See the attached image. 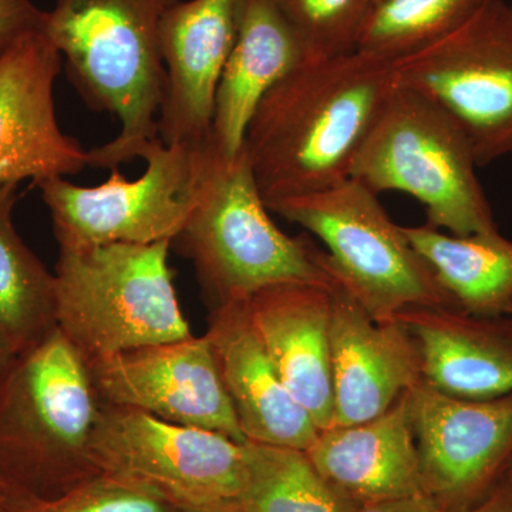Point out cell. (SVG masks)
Returning a JSON list of instances; mask_svg holds the SVG:
<instances>
[{
  "instance_id": "obj_1",
  "label": "cell",
  "mask_w": 512,
  "mask_h": 512,
  "mask_svg": "<svg viewBox=\"0 0 512 512\" xmlns=\"http://www.w3.org/2000/svg\"><path fill=\"white\" fill-rule=\"evenodd\" d=\"M390 60L355 52L305 60L255 110L245 153L266 207L343 183L394 86Z\"/></svg>"
},
{
  "instance_id": "obj_2",
  "label": "cell",
  "mask_w": 512,
  "mask_h": 512,
  "mask_svg": "<svg viewBox=\"0 0 512 512\" xmlns=\"http://www.w3.org/2000/svg\"><path fill=\"white\" fill-rule=\"evenodd\" d=\"M43 30L76 92L120 123L110 143L89 151V167L119 170L158 138L165 69L161 22L180 0H53Z\"/></svg>"
},
{
  "instance_id": "obj_3",
  "label": "cell",
  "mask_w": 512,
  "mask_h": 512,
  "mask_svg": "<svg viewBox=\"0 0 512 512\" xmlns=\"http://www.w3.org/2000/svg\"><path fill=\"white\" fill-rule=\"evenodd\" d=\"M101 402L86 359L53 330L0 379V473L16 491L55 497L99 473Z\"/></svg>"
},
{
  "instance_id": "obj_4",
  "label": "cell",
  "mask_w": 512,
  "mask_h": 512,
  "mask_svg": "<svg viewBox=\"0 0 512 512\" xmlns=\"http://www.w3.org/2000/svg\"><path fill=\"white\" fill-rule=\"evenodd\" d=\"M269 212L245 148L234 160L214 154L197 204L171 242L191 261L212 308L247 302L269 286L338 282L326 251L286 235Z\"/></svg>"
},
{
  "instance_id": "obj_5",
  "label": "cell",
  "mask_w": 512,
  "mask_h": 512,
  "mask_svg": "<svg viewBox=\"0 0 512 512\" xmlns=\"http://www.w3.org/2000/svg\"><path fill=\"white\" fill-rule=\"evenodd\" d=\"M477 168L473 147L453 117L394 82L353 158L350 178L377 195H412L426 207L427 224L441 231H498Z\"/></svg>"
},
{
  "instance_id": "obj_6",
  "label": "cell",
  "mask_w": 512,
  "mask_h": 512,
  "mask_svg": "<svg viewBox=\"0 0 512 512\" xmlns=\"http://www.w3.org/2000/svg\"><path fill=\"white\" fill-rule=\"evenodd\" d=\"M170 249V241L60 248L56 325L86 362L192 336Z\"/></svg>"
},
{
  "instance_id": "obj_7",
  "label": "cell",
  "mask_w": 512,
  "mask_h": 512,
  "mask_svg": "<svg viewBox=\"0 0 512 512\" xmlns=\"http://www.w3.org/2000/svg\"><path fill=\"white\" fill-rule=\"evenodd\" d=\"M268 210L325 244L332 274L376 322H392L416 306L453 309L403 227L359 181L348 178L323 191L285 198Z\"/></svg>"
},
{
  "instance_id": "obj_8",
  "label": "cell",
  "mask_w": 512,
  "mask_h": 512,
  "mask_svg": "<svg viewBox=\"0 0 512 512\" xmlns=\"http://www.w3.org/2000/svg\"><path fill=\"white\" fill-rule=\"evenodd\" d=\"M141 158L147 167L136 180L111 170L94 187L64 177L37 183L60 248L173 242L197 204L214 153L210 143L165 146L156 138Z\"/></svg>"
},
{
  "instance_id": "obj_9",
  "label": "cell",
  "mask_w": 512,
  "mask_h": 512,
  "mask_svg": "<svg viewBox=\"0 0 512 512\" xmlns=\"http://www.w3.org/2000/svg\"><path fill=\"white\" fill-rule=\"evenodd\" d=\"M392 64L397 83L453 117L478 167L512 156L510 0H491L453 32Z\"/></svg>"
},
{
  "instance_id": "obj_10",
  "label": "cell",
  "mask_w": 512,
  "mask_h": 512,
  "mask_svg": "<svg viewBox=\"0 0 512 512\" xmlns=\"http://www.w3.org/2000/svg\"><path fill=\"white\" fill-rule=\"evenodd\" d=\"M245 443L151 414L101 403L92 458L177 510L235 503L245 477Z\"/></svg>"
},
{
  "instance_id": "obj_11",
  "label": "cell",
  "mask_w": 512,
  "mask_h": 512,
  "mask_svg": "<svg viewBox=\"0 0 512 512\" xmlns=\"http://www.w3.org/2000/svg\"><path fill=\"white\" fill-rule=\"evenodd\" d=\"M407 403L424 493L444 512L483 500L512 458V393L461 399L421 379L407 392Z\"/></svg>"
},
{
  "instance_id": "obj_12",
  "label": "cell",
  "mask_w": 512,
  "mask_h": 512,
  "mask_svg": "<svg viewBox=\"0 0 512 512\" xmlns=\"http://www.w3.org/2000/svg\"><path fill=\"white\" fill-rule=\"evenodd\" d=\"M87 367L101 403L247 443L207 335L124 350Z\"/></svg>"
},
{
  "instance_id": "obj_13",
  "label": "cell",
  "mask_w": 512,
  "mask_h": 512,
  "mask_svg": "<svg viewBox=\"0 0 512 512\" xmlns=\"http://www.w3.org/2000/svg\"><path fill=\"white\" fill-rule=\"evenodd\" d=\"M62 69V56L43 26L0 56V184H37L89 167V151L57 121L55 86Z\"/></svg>"
},
{
  "instance_id": "obj_14",
  "label": "cell",
  "mask_w": 512,
  "mask_h": 512,
  "mask_svg": "<svg viewBox=\"0 0 512 512\" xmlns=\"http://www.w3.org/2000/svg\"><path fill=\"white\" fill-rule=\"evenodd\" d=\"M238 0H180L165 13V69L158 138L165 146L210 143L215 96L237 39Z\"/></svg>"
},
{
  "instance_id": "obj_15",
  "label": "cell",
  "mask_w": 512,
  "mask_h": 512,
  "mask_svg": "<svg viewBox=\"0 0 512 512\" xmlns=\"http://www.w3.org/2000/svg\"><path fill=\"white\" fill-rule=\"evenodd\" d=\"M333 417L330 427L375 419L420 380L416 340L399 320L376 322L340 282L330 318Z\"/></svg>"
},
{
  "instance_id": "obj_16",
  "label": "cell",
  "mask_w": 512,
  "mask_h": 512,
  "mask_svg": "<svg viewBox=\"0 0 512 512\" xmlns=\"http://www.w3.org/2000/svg\"><path fill=\"white\" fill-rule=\"evenodd\" d=\"M205 335L245 439L308 450L320 430L276 372L247 302L212 308Z\"/></svg>"
},
{
  "instance_id": "obj_17",
  "label": "cell",
  "mask_w": 512,
  "mask_h": 512,
  "mask_svg": "<svg viewBox=\"0 0 512 512\" xmlns=\"http://www.w3.org/2000/svg\"><path fill=\"white\" fill-rule=\"evenodd\" d=\"M333 286H269L247 301L249 316L276 372L319 430L329 429L333 417Z\"/></svg>"
},
{
  "instance_id": "obj_18",
  "label": "cell",
  "mask_w": 512,
  "mask_h": 512,
  "mask_svg": "<svg viewBox=\"0 0 512 512\" xmlns=\"http://www.w3.org/2000/svg\"><path fill=\"white\" fill-rule=\"evenodd\" d=\"M396 319L416 340L421 375L434 389L473 400L512 393V315L478 318L416 306Z\"/></svg>"
},
{
  "instance_id": "obj_19",
  "label": "cell",
  "mask_w": 512,
  "mask_h": 512,
  "mask_svg": "<svg viewBox=\"0 0 512 512\" xmlns=\"http://www.w3.org/2000/svg\"><path fill=\"white\" fill-rule=\"evenodd\" d=\"M305 60L301 40L269 0H238L237 39L215 96L210 138L215 156L234 160L241 153L261 100Z\"/></svg>"
},
{
  "instance_id": "obj_20",
  "label": "cell",
  "mask_w": 512,
  "mask_h": 512,
  "mask_svg": "<svg viewBox=\"0 0 512 512\" xmlns=\"http://www.w3.org/2000/svg\"><path fill=\"white\" fill-rule=\"evenodd\" d=\"M306 454L360 505L424 493L407 393L375 419L320 430Z\"/></svg>"
},
{
  "instance_id": "obj_21",
  "label": "cell",
  "mask_w": 512,
  "mask_h": 512,
  "mask_svg": "<svg viewBox=\"0 0 512 512\" xmlns=\"http://www.w3.org/2000/svg\"><path fill=\"white\" fill-rule=\"evenodd\" d=\"M453 309L478 318L512 315V241L498 231L454 235L430 227H403Z\"/></svg>"
},
{
  "instance_id": "obj_22",
  "label": "cell",
  "mask_w": 512,
  "mask_h": 512,
  "mask_svg": "<svg viewBox=\"0 0 512 512\" xmlns=\"http://www.w3.org/2000/svg\"><path fill=\"white\" fill-rule=\"evenodd\" d=\"M18 185L0 184V340L16 356L57 328L55 274L13 224Z\"/></svg>"
},
{
  "instance_id": "obj_23",
  "label": "cell",
  "mask_w": 512,
  "mask_h": 512,
  "mask_svg": "<svg viewBox=\"0 0 512 512\" xmlns=\"http://www.w3.org/2000/svg\"><path fill=\"white\" fill-rule=\"evenodd\" d=\"M241 512H356L360 504L333 487L305 450L247 441Z\"/></svg>"
},
{
  "instance_id": "obj_24",
  "label": "cell",
  "mask_w": 512,
  "mask_h": 512,
  "mask_svg": "<svg viewBox=\"0 0 512 512\" xmlns=\"http://www.w3.org/2000/svg\"><path fill=\"white\" fill-rule=\"evenodd\" d=\"M488 2L372 0L356 50L393 62L453 32Z\"/></svg>"
},
{
  "instance_id": "obj_25",
  "label": "cell",
  "mask_w": 512,
  "mask_h": 512,
  "mask_svg": "<svg viewBox=\"0 0 512 512\" xmlns=\"http://www.w3.org/2000/svg\"><path fill=\"white\" fill-rule=\"evenodd\" d=\"M301 40L308 60L355 52L372 0H269Z\"/></svg>"
},
{
  "instance_id": "obj_26",
  "label": "cell",
  "mask_w": 512,
  "mask_h": 512,
  "mask_svg": "<svg viewBox=\"0 0 512 512\" xmlns=\"http://www.w3.org/2000/svg\"><path fill=\"white\" fill-rule=\"evenodd\" d=\"M2 512H180L150 491L97 473L55 497L15 491Z\"/></svg>"
},
{
  "instance_id": "obj_27",
  "label": "cell",
  "mask_w": 512,
  "mask_h": 512,
  "mask_svg": "<svg viewBox=\"0 0 512 512\" xmlns=\"http://www.w3.org/2000/svg\"><path fill=\"white\" fill-rule=\"evenodd\" d=\"M45 13L33 0H0V56L23 36L42 28Z\"/></svg>"
},
{
  "instance_id": "obj_28",
  "label": "cell",
  "mask_w": 512,
  "mask_h": 512,
  "mask_svg": "<svg viewBox=\"0 0 512 512\" xmlns=\"http://www.w3.org/2000/svg\"><path fill=\"white\" fill-rule=\"evenodd\" d=\"M356 512H444L426 493L360 505Z\"/></svg>"
},
{
  "instance_id": "obj_29",
  "label": "cell",
  "mask_w": 512,
  "mask_h": 512,
  "mask_svg": "<svg viewBox=\"0 0 512 512\" xmlns=\"http://www.w3.org/2000/svg\"><path fill=\"white\" fill-rule=\"evenodd\" d=\"M458 512H512V484L503 478L483 500Z\"/></svg>"
},
{
  "instance_id": "obj_30",
  "label": "cell",
  "mask_w": 512,
  "mask_h": 512,
  "mask_svg": "<svg viewBox=\"0 0 512 512\" xmlns=\"http://www.w3.org/2000/svg\"><path fill=\"white\" fill-rule=\"evenodd\" d=\"M16 359V355H13L12 352L8 348H6L5 343L0 340V379L6 375L9 367L12 366L13 360Z\"/></svg>"
},
{
  "instance_id": "obj_31",
  "label": "cell",
  "mask_w": 512,
  "mask_h": 512,
  "mask_svg": "<svg viewBox=\"0 0 512 512\" xmlns=\"http://www.w3.org/2000/svg\"><path fill=\"white\" fill-rule=\"evenodd\" d=\"M15 491L16 490L13 488V485L6 480V477L3 476L2 473H0V512L3 511V508L8 504L10 497H12V494L15 493Z\"/></svg>"
},
{
  "instance_id": "obj_32",
  "label": "cell",
  "mask_w": 512,
  "mask_h": 512,
  "mask_svg": "<svg viewBox=\"0 0 512 512\" xmlns=\"http://www.w3.org/2000/svg\"><path fill=\"white\" fill-rule=\"evenodd\" d=\"M180 512H241L238 510L235 503H225L218 505H211V507L204 508H188V510H180Z\"/></svg>"
},
{
  "instance_id": "obj_33",
  "label": "cell",
  "mask_w": 512,
  "mask_h": 512,
  "mask_svg": "<svg viewBox=\"0 0 512 512\" xmlns=\"http://www.w3.org/2000/svg\"><path fill=\"white\" fill-rule=\"evenodd\" d=\"M504 480H507L508 483L512 484V458L510 464H508L507 471H505Z\"/></svg>"
},
{
  "instance_id": "obj_34",
  "label": "cell",
  "mask_w": 512,
  "mask_h": 512,
  "mask_svg": "<svg viewBox=\"0 0 512 512\" xmlns=\"http://www.w3.org/2000/svg\"><path fill=\"white\" fill-rule=\"evenodd\" d=\"M510 2H511V5H512V0H510Z\"/></svg>"
}]
</instances>
